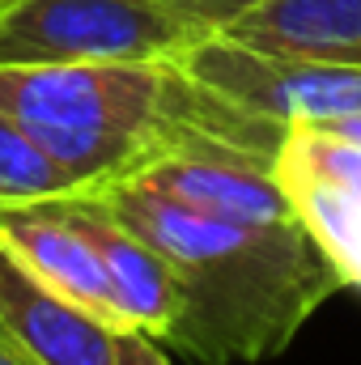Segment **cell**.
<instances>
[{
    "label": "cell",
    "mask_w": 361,
    "mask_h": 365,
    "mask_svg": "<svg viewBox=\"0 0 361 365\" xmlns=\"http://www.w3.org/2000/svg\"><path fill=\"white\" fill-rule=\"evenodd\" d=\"M9 4H13V0H0V9H9Z\"/></svg>",
    "instance_id": "cell-13"
},
{
    "label": "cell",
    "mask_w": 361,
    "mask_h": 365,
    "mask_svg": "<svg viewBox=\"0 0 361 365\" xmlns=\"http://www.w3.org/2000/svg\"><path fill=\"white\" fill-rule=\"evenodd\" d=\"M0 365H34V361H30L13 340H4V336H0Z\"/></svg>",
    "instance_id": "cell-12"
},
{
    "label": "cell",
    "mask_w": 361,
    "mask_h": 365,
    "mask_svg": "<svg viewBox=\"0 0 361 365\" xmlns=\"http://www.w3.org/2000/svg\"><path fill=\"white\" fill-rule=\"evenodd\" d=\"M115 365H171L162 353V340L141 331V327H119L115 331Z\"/></svg>",
    "instance_id": "cell-11"
},
{
    "label": "cell",
    "mask_w": 361,
    "mask_h": 365,
    "mask_svg": "<svg viewBox=\"0 0 361 365\" xmlns=\"http://www.w3.org/2000/svg\"><path fill=\"white\" fill-rule=\"evenodd\" d=\"M200 34L166 0H13L0 9V64L179 60Z\"/></svg>",
    "instance_id": "cell-2"
},
{
    "label": "cell",
    "mask_w": 361,
    "mask_h": 365,
    "mask_svg": "<svg viewBox=\"0 0 361 365\" xmlns=\"http://www.w3.org/2000/svg\"><path fill=\"white\" fill-rule=\"evenodd\" d=\"M115 331L43 284L0 242V336L34 365H115Z\"/></svg>",
    "instance_id": "cell-6"
},
{
    "label": "cell",
    "mask_w": 361,
    "mask_h": 365,
    "mask_svg": "<svg viewBox=\"0 0 361 365\" xmlns=\"http://www.w3.org/2000/svg\"><path fill=\"white\" fill-rule=\"evenodd\" d=\"M73 200H77L81 225L90 230L93 247L102 255V268H106L111 293L119 302L123 327H141V331L166 340V331L175 323V310H179V284H175L171 264L128 221H119L98 195L81 191Z\"/></svg>",
    "instance_id": "cell-7"
},
{
    "label": "cell",
    "mask_w": 361,
    "mask_h": 365,
    "mask_svg": "<svg viewBox=\"0 0 361 365\" xmlns=\"http://www.w3.org/2000/svg\"><path fill=\"white\" fill-rule=\"evenodd\" d=\"M86 195H98L171 264L179 310L162 344L200 365H251L285 353L306 319L345 289L298 212L276 221L208 212L141 179Z\"/></svg>",
    "instance_id": "cell-1"
},
{
    "label": "cell",
    "mask_w": 361,
    "mask_h": 365,
    "mask_svg": "<svg viewBox=\"0 0 361 365\" xmlns=\"http://www.w3.org/2000/svg\"><path fill=\"white\" fill-rule=\"evenodd\" d=\"M60 195H81L77 179L0 110V204H34Z\"/></svg>",
    "instance_id": "cell-9"
},
{
    "label": "cell",
    "mask_w": 361,
    "mask_h": 365,
    "mask_svg": "<svg viewBox=\"0 0 361 365\" xmlns=\"http://www.w3.org/2000/svg\"><path fill=\"white\" fill-rule=\"evenodd\" d=\"M276 179L332 255L345 289L361 293V115L289 123L276 153Z\"/></svg>",
    "instance_id": "cell-4"
},
{
    "label": "cell",
    "mask_w": 361,
    "mask_h": 365,
    "mask_svg": "<svg viewBox=\"0 0 361 365\" xmlns=\"http://www.w3.org/2000/svg\"><path fill=\"white\" fill-rule=\"evenodd\" d=\"M0 242L73 306L90 310L93 319L123 327L119 302L102 268L90 230L81 225L77 200H34V204H0Z\"/></svg>",
    "instance_id": "cell-5"
},
{
    "label": "cell",
    "mask_w": 361,
    "mask_h": 365,
    "mask_svg": "<svg viewBox=\"0 0 361 365\" xmlns=\"http://www.w3.org/2000/svg\"><path fill=\"white\" fill-rule=\"evenodd\" d=\"M175 13H183L200 34H221L234 17H243L260 0H166Z\"/></svg>",
    "instance_id": "cell-10"
},
{
    "label": "cell",
    "mask_w": 361,
    "mask_h": 365,
    "mask_svg": "<svg viewBox=\"0 0 361 365\" xmlns=\"http://www.w3.org/2000/svg\"><path fill=\"white\" fill-rule=\"evenodd\" d=\"M221 34L260 51L361 64V0H260Z\"/></svg>",
    "instance_id": "cell-8"
},
{
    "label": "cell",
    "mask_w": 361,
    "mask_h": 365,
    "mask_svg": "<svg viewBox=\"0 0 361 365\" xmlns=\"http://www.w3.org/2000/svg\"><path fill=\"white\" fill-rule=\"evenodd\" d=\"M179 60L200 86L285 128L361 115V64L260 51L225 34L200 38Z\"/></svg>",
    "instance_id": "cell-3"
}]
</instances>
